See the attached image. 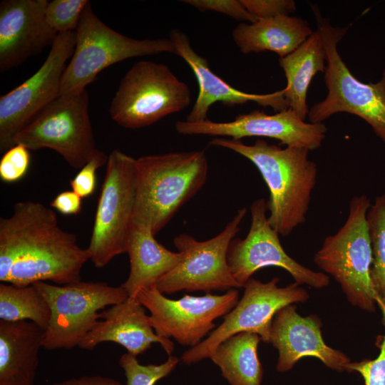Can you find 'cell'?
Here are the masks:
<instances>
[{
	"label": "cell",
	"instance_id": "ffe728a7",
	"mask_svg": "<svg viewBox=\"0 0 385 385\" xmlns=\"http://www.w3.org/2000/svg\"><path fill=\"white\" fill-rule=\"evenodd\" d=\"M101 320L79 344L83 349L93 350L103 342H114L127 352L138 356L159 343L171 355L174 344L170 339L158 335L150 325L145 307L136 298L129 297L101 312Z\"/></svg>",
	"mask_w": 385,
	"mask_h": 385
},
{
	"label": "cell",
	"instance_id": "44dd1931",
	"mask_svg": "<svg viewBox=\"0 0 385 385\" xmlns=\"http://www.w3.org/2000/svg\"><path fill=\"white\" fill-rule=\"evenodd\" d=\"M44 335L32 322L0 320V385H34Z\"/></svg>",
	"mask_w": 385,
	"mask_h": 385
},
{
	"label": "cell",
	"instance_id": "d4e9b609",
	"mask_svg": "<svg viewBox=\"0 0 385 385\" xmlns=\"http://www.w3.org/2000/svg\"><path fill=\"white\" fill-rule=\"evenodd\" d=\"M260 337L236 334L221 342L210 357L230 385H261L263 369L257 354Z\"/></svg>",
	"mask_w": 385,
	"mask_h": 385
},
{
	"label": "cell",
	"instance_id": "6da1fadb",
	"mask_svg": "<svg viewBox=\"0 0 385 385\" xmlns=\"http://www.w3.org/2000/svg\"><path fill=\"white\" fill-rule=\"evenodd\" d=\"M90 260L87 248L63 230L55 211L34 201H20L0 219V281L17 286L51 281L65 285L81 280Z\"/></svg>",
	"mask_w": 385,
	"mask_h": 385
},
{
	"label": "cell",
	"instance_id": "1f68e13d",
	"mask_svg": "<svg viewBox=\"0 0 385 385\" xmlns=\"http://www.w3.org/2000/svg\"><path fill=\"white\" fill-rule=\"evenodd\" d=\"M108 155L96 150L88 162L80 169L77 175L70 181L72 190L81 198L91 196L96 185V171L106 165Z\"/></svg>",
	"mask_w": 385,
	"mask_h": 385
},
{
	"label": "cell",
	"instance_id": "7402d4cb",
	"mask_svg": "<svg viewBox=\"0 0 385 385\" xmlns=\"http://www.w3.org/2000/svg\"><path fill=\"white\" fill-rule=\"evenodd\" d=\"M154 236L148 226L132 222L126 245L130 272L121 284L129 297L135 298L140 290L155 286L184 258L182 252L169 250Z\"/></svg>",
	"mask_w": 385,
	"mask_h": 385
},
{
	"label": "cell",
	"instance_id": "ba28073f",
	"mask_svg": "<svg viewBox=\"0 0 385 385\" xmlns=\"http://www.w3.org/2000/svg\"><path fill=\"white\" fill-rule=\"evenodd\" d=\"M34 286L46 300L50 319L43 348L71 349L78 346L101 319L99 311L124 302L128 294L120 285L81 280L65 285L37 282Z\"/></svg>",
	"mask_w": 385,
	"mask_h": 385
},
{
	"label": "cell",
	"instance_id": "e0dca14e",
	"mask_svg": "<svg viewBox=\"0 0 385 385\" xmlns=\"http://www.w3.org/2000/svg\"><path fill=\"white\" fill-rule=\"evenodd\" d=\"M322 326L316 314L302 317L293 304L285 306L275 314L270 343L278 350L277 371L291 370L304 356L316 357L334 371H347L350 358L326 344L322 335Z\"/></svg>",
	"mask_w": 385,
	"mask_h": 385
},
{
	"label": "cell",
	"instance_id": "4fadbf2b",
	"mask_svg": "<svg viewBox=\"0 0 385 385\" xmlns=\"http://www.w3.org/2000/svg\"><path fill=\"white\" fill-rule=\"evenodd\" d=\"M135 298L150 312L149 321L158 335L174 338L180 344L191 348L212 332L216 319L235 308L239 292L231 289L222 295L185 294L181 299H171L155 285L140 290Z\"/></svg>",
	"mask_w": 385,
	"mask_h": 385
},
{
	"label": "cell",
	"instance_id": "836d02e7",
	"mask_svg": "<svg viewBox=\"0 0 385 385\" xmlns=\"http://www.w3.org/2000/svg\"><path fill=\"white\" fill-rule=\"evenodd\" d=\"M245 9L258 20L295 12L293 0H240Z\"/></svg>",
	"mask_w": 385,
	"mask_h": 385
},
{
	"label": "cell",
	"instance_id": "8992f818",
	"mask_svg": "<svg viewBox=\"0 0 385 385\" xmlns=\"http://www.w3.org/2000/svg\"><path fill=\"white\" fill-rule=\"evenodd\" d=\"M75 32L76 46L62 76L60 94L86 88L103 69L125 59L176 53L169 38L135 39L111 29L94 14L90 2Z\"/></svg>",
	"mask_w": 385,
	"mask_h": 385
},
{
	"label": "cell",
	"instance_id": "277c9868",
	"mask_svg": "<svg viewBox=\"0 0 385 385\" xmlns=\"http://www.w3.org/2000/svg\"><path fill=\"white\" fill-rule=\"evenodd\" d=\"M327 56L324 82L327 88L325 98L313 105L308 113L312 123H322L334 114L355 115L372 128L385 145V69L376 83H364L349 71L337 50V44L349 26L334 27L324 18L318 8L312 5Z\"/></svg>",
	"mask_w": 385,
	"mask_h": 385
},
{
	"label": "cell",
	"instance_id": "f1b7e54d",
	"mask_svg": "<svg viewBox=\"0 0 385 385\" xmlns=\"http://www.w3.org/2000/svg\"><path fill=\"white\" fill-rule=\"evenodd\" d=\"M88 0H53L48 3L45 17L48 24L58 34L76 29Z\"/></svg>",
	"mask_w": 385,
	"mask_h": 385
},
{
	"label": "cell",
	"instance_id": "ac0fdd59",
	"mask_svg": "<svg viewBox=\"0 0 385 385\" xmlns=\"http://www.w3.org/2000/svg\"><path fill=\"white\" fill-rule=\"evenodd\" d=\"M47 0H3L0 3V71L21 65L52 46L58 33L45 17Z\"/></svg>",
	"mask_w": 385,
	"mask_h": 385
},
{
	"label": "cell",
	"instance_id": "2e32d148",
	"mask_svg": "<svg viewBox=\"0 0 385 385\" xmlns=\"http://www.w3.org/2000/svg\"><path fill=\"white\" fill-rule=\"evenodd\" d=\"M175 128L181 135L227 136L241 140L245 137H265L277 140L280 145L318 149L326 137L327 128L322 123H307L289 108L273 115L254 110L237 115L230 122L178 120Z\"/></svg>",
	"mask_w": 385,
	"mask_h": 385
},
{
	"label": "cell",
	"instance_id": "9c48e42d",
	"mask_svg": "<svg viewBox=\"0 0 385 385\" xmlns=\"http://www.w3.org/2000/svg\"><path fill=\"white\" fill-rule=\"evenodd\" d=\"M88 109L86 88L60 94L16 135L14 145L53 150L80 170L97 150Z\"/></svg>",
	"mask_w": 385,
	"mask_h": 385
},
{
	"label": "cell",
	"instance_id": "5bb4252c",
	"mask_svg": "<svg viewBox=\"0 0 385 385\" xmlns=\"http://www.w3.org/2000/svg\"><path fill=\"white\" fill-rule=\"evenodd\" d=\"M75 46V31L58 34L38 70L0 97L1 153L14 146L16 135L60 95L66 62Z\"/></svg>",
	"mask_w": 385,
	"mask_h": 385
},
{
	"label": "cell",
	"instance_id": "8fae6325",
	"mask_svg": "<svg viewBox=\"0 0 385 385\" xmlns=\"http://www.w3.org/2000/svg\"><path fill=\"white\" fill-rule=\"evenodd\" d=\"M279 278L275 277L267 282L250 278L243 287L242 297L227 314L222 323L210 332L197 345L182 354L181 360L187 365L210 358L215 348L227 338L244 332L257 334L261 341L270 343V334L275 314L285 306L305 302L307 291L299 284L278 287Z\"/></svg>",
	"mask_w": 385,
	"mask_h": 385
},
{
	"label": "cell",
	"instance_id": "7a4b0ae2",
	"mask_svg": "<svg viewBox=\"0 0 385 385\" xmlns=\"http://www.w3.org/2000/svg\"><path fill=\"white\" fill-rule=\"evenodd\" d=\"M209 145L234 151L256 166L270 191L268 222L279 235L287 237L306 221L318 171L309 158L310 150L282 148L263 139L247 145L238 139L215 138Z\"/></svg>",
	"mask_w": 385,
	"mask_h": 385
},
{
	"label": "cell",
	"instance_id": "e575fe53",
	"mask_svg": "<svg viewBox=\"0 0 385 385\" xmlns=\"http://www.w3.org/2000/svg\"><path fill=\"white\" fill-rule=\"evenodd\" d=\"M50 206L63 215H77L82 209V198L73 190H66L56 195Z\"/></svg>",
	"mask_w": 385,
	"mask_h": 385
},
{
	"label": "cell",
	"instance_id": "9a60e30c",
	"mask_svg": "<svg viewBox=\"0 0 385 385\" xmlns=\"http://www.w3.org/2000/svg\"><path fill=\"white\" fill-rule=\"evenodd\" d=\"M267 205L264 198L250 205L251 225L244 239L235 237L230 242L227 261L235 279L245 286L260 269L277 267L285 270L299 285L320 289L329 284V277L299 264L286 253L279 234L270 226L267 216Z\"/></svg>",
	"mask_w": 385,
	"mask_h": 385
},
{
	"label": "cell",
	"instance_id": "d6986e66",
	"mask_svg": "<svg viewBox=\"0 0 385 385\" xmlns=\"http://www.w3.org/2000/svg\"><path fill=\"white\" fill-rule=\"evenodd\" d=\"M169 39L175 47V55L184 59L191 68L199 86L197 97L185 120L195 123L207 120L210 108L217 102L227 106L254 102L278 112L289 108L282 90L268 94L248 93L223 81L210 68L207 59L195 51L188 36L181 30H171Z\"/></svg>",
	"mask_w": 385,
	"mask_h": 385
},
{
	"label": "cell",
	"instance_id": "484cf974",
	"mask_svg": "<svg viewBox=\"0 0 385 385\" xmlns=\"http://www.w3.org/2000/svg\"><path fill=\"white\" fill-rule=\"evenodd\" d=\"M49 319L48 304L34 284H0V320L30 321L46 331Z\"/></svg>",
	"mask_w": 385,
	"mask_h": 385
},
{
	"label": "cell",
	"instance_id": "30bf717a",
	"mask_svg": "<svg viewBox=\"0 0 385 385\" xmlns=\"http://www.w3.org/2000/svg\"><path fill=\"white\" fill-rule=\"evenodd\" d=\"M137 171L135 158L118 149L108 155L87 250L97 268L126 253L134 210Z\"/></svg>",
	"mask_w": 385,
	"mask_h": 385
},
{
	"label": "cell",
	"instance_id": "f546056e",
	"mask_svg": "<svg viewBox=\"0 0 385 385\" xmlns=\"http://www.w3.org/2000/svg\"><path fill=\"white\" fill-rule=\"evenodd\" d=\"M377 306L381 311L384 327V334L379 335L376 341L379 354L374 359L351 361L347 368V372L359 373L364 379V385H385V300L378 298Z\"/></svg>",
	"mask_w": 385,
	"mask_h": 385
},
{
	"label": "cell",
	"instance_id": "83f0119b",
	"mask_svg": "<svg viewBox=\"0 0 385 385\" xmlns=\"http://www.w3.org/2000/svg\"><path fill=\"white\" fill-rule=\"evenodd\" d=\"M179 359L169 355L160 364L143 365L139 363L137 356L128 352L119 359V365L124 371L127 385H155L161 379L169 375L176 367Z\"/></svg>",
	"mask_w": 385,
	"mask_h": 385
},
{
	"label": "cell",
	"instance_id": "4316f807",
	"mask_svg": "<svg viewBox=\"0 0 385 385\" xmlns=\"http://www.w3.org/2000/svg\"><path fill=\"white\" fill-rule=\"evenodd\" d=\"M367 225L372 250L371 279L378 298L385 300V193L371 203Z\"/></svg>",
	"mask_w": 385,
	"mask_h": 385
},
{
	"label": "cell",
	"instance_id": "d590c367",
	"mask_svg": "<svg viewBox=\"0 0 385 385\" xmlns=\"http://www.w3.org/2000/svg\"><path fill=\"white\" fill-rule=\"evenodd\" d=\"M53 385H123L119 381L100 375L82 376L55 382Z\"/></svg>",
	"mask_w": 385,
	"mask_h": 385
},
{
	"label": "cell",
	"instance_id": "603a6c76",
	"mask_svg": "<svg viewBox=\"0 0 385 385\" xmlns=\"http://www.w3.org/2000/svg\"><path fill=\"white\" fill-rule=\"evenodd\" d=\"M313 32L306 20L280 15L240 23L232 30V36L243 54L269 51L282 58L296 50Z\"/></svg>",
	"mask_w": 385,
	"mask_h": 385
},
{
	"label": "cell",
	"instance_id": "52a82bcc",
	"mask_svg": "<svg viewBox=\"0 0 385 385\" xmlns=\"http://www.w3.org/2000/svg\"><path fill=\"white\" fill-rule=\"evenodd\" d=\"M191 102L188 86L165 64L140 61L127 71L110 106L111 118L128 129L150 125Z\"/></svg>",
	"mask_w": 385,
	"mask_h": 385
},
{
	"label": "cell",
	"instance_id": "4dcf8cb0",
	"mask_svg": "<svg viewBox=\"0 0 385 385\" xmlns=\"http://www.w3.org/2000/svg\"><path fill=\"white\" fill-rule=\"evenodd\" d=\"M30 163L29 150L23 145H14L1 158V180L8 183L20 180L26 174Z\"/></svg>",
	"mask_w": 385,
	"mask_h": 385
},
{
	"label": "cell",
	"instance_id": "7c38bea8",
	"mask_svg": "<svg viewBox=\"0 0 385 385\" xmlns=\"http://www.w3.org/2000/svg\"><path fill=\"white\" fill-rule=\"evenodd\" d=\"M247 211L246 207L238 210L224 230L210 240L198 241L186 233L175 237L174 245L184 258L158 280L157 289L163 294H171L183 290L210 293L242 287L231 273L227 252Z\"/></svg>",
	"mask_w": 385,
	"mask_h": 385
},
{
	"label": "cell",
	"instance_id": "cb8c5ba5",
	"mask_svg": "<svg viewBox=\"0 0 385 385\" xmlns=\"http://www.w3.org/2000/svg\"><path fill=\"white\" fill-rule=\"evenodd\" d=\"M287 79L282 89L288 108L303 120L308 115L307 92L314 76L324 73L327 56L320 32L317 29L296 50L279 58Z\"/></svg>",
	"mask_w": 385,
	"mask_h": 385
},
{
	"label": "cell",
	"instance_id": "3957f363",
	"mask_svg": "<svg viewBox=\"0 0 385 385\" xmlns=\"http://www.w3.org/2000/svg\"><path fill=\"white\" fill-rule=\"evenodd\" d=\"M135 165L132 222L148 226L154 235L203 187L208 173L204 150L144 155Z\"/></svg>",
	"mask_w": 385,
	"mask_h": 385
},
{
	"label": "cell",
	"instance_id": "5b68a950",
	"mask_svg": "<svg viewBox=\"0 0 385 385\" xmlns=\"http://www.w3.org/2000/svg\"><path fill=\"white\" fill-rule=\"evenodd\" d=\"M371 205L365 195L351 199L344 224L324 238L314 262L339 284L349 303L373 313L378 295L371 279L372 250L367 225Z\"/></svg>",
	"mask_w": 385,
	"mask_h": 385
},
{
	"label": "cell",
	"instance_id": "d6a6232c",
	"mask_svg": "<svg viewBox=\"0 0 385 385\" xmlns=\"http://www.w3.org/2000/svg\"><path fill=\"white\" fill-rule=\"evenodd\" d=\"M201 12L212 11L222 13L240 21L254 23L258 19L251 14L240 0H183Z\"/></svg>",
	"mask_w": 385,
	"mask_h": 385
}]
</instances>
